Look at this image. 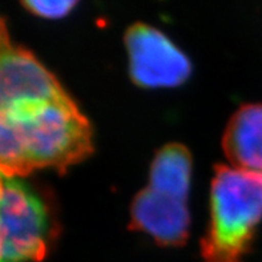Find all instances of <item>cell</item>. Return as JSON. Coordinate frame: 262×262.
<instances>
[{
  "label": "cell",
  "mask_w": 262,
  "mask_h": 262,
  "mask_svg": "<svg viewBox=\"0 0 262 262\" xmlns=\"http://www.w3.org/2000/svg\"><path fill=\"white\" fill-rule=\"evenodd\" d=\"M129 75L136 85L146 90L176 88L192 75L189 57L160 30L135 23L124 33Z\"/></svg>",
  "instance_id": "5"
},
{
  "label": "cell",
  "mask_w": 262,
  "mask_h": 262,
  "mask_svg": "<svg viewBox=\"0 0 262 262\" xmlns=\"http://www.w3.org/2000/svg\"><path fill=\"white\" fill-rule=\"evenodd\" d=\"M27 11L44 19H61L77 6L80 0H20Z\"/></svg>",
  "instance_id": "7"
},
{
  "label": "cell",
  "mask_w": 262,
  "mask_h": 262,
  "mask_svg": "<svg viewBox=\"0 0 262 262\" xmlns=\"http://www.w3.org/2000/svg\"><path fill=\"white\" fill-rule=\"evenodd\" d=\"M47 197L24 177L0 172V262H40L55 238Z\"/></svg>",
  "instance_id": "4"
},
{
  "label": "cell",
  "mask_w": 262,
  "mask_h": 262,
  "mask_svg": "<svg viewBox=\"0 0 262 262\" xmlns=\"http://www.w3.org/2000/svg\"><path fill=\"white\" fill-rule=\"evenodd\" d=\"M221 145L230 166L262 174V103L244 104L233 113Z\"/></svg>",
  "instance_id": "6"
},
{
  "label": "cell",
  "mask_w": 262,
  "mask_h": 262,
  "mask_svg": "<svg viewBox=\"0 0 262 262\" xmlns=\"http://www.w3.org/2000/svg\"><path fill=\"white\" fill-rule=\"evenodd\" d=\"M262 221V174L214 166L203 262H244Z\"/></svg>",
  "instance_id": "3"
},
{
  "label": "cell",
  "mask_w": 262,
  "mask_h": 262,
  "mask_svg": "<svg viewBox=\"0 0 262 262\" xmlns=\"http://www.w3.org/2000/svg\"><path fill=\"white\" fill-rule=\"evenodd\" d=\"M192 155L185 145H164L153 159L148 184L130 206V229L161 246H181L189 238Z\"/></svg>",
  "instance_id": "2"
},
{
  "label": "cell",
  "mask_w": 262,
  "mask_h": 262,
  "mask_svg": "<svg viewBox=\"0 0 262 262\" xmlns=\"http://www.w3.org/2000/svg\"><path fill=\"white\" fill-rule=\"evenodd\" d=\"M93 149L90 120L59 79L13 41L0 17V172L66 173Z\"/></svg>",
  "instance_id": "1"
}]
</instances>
